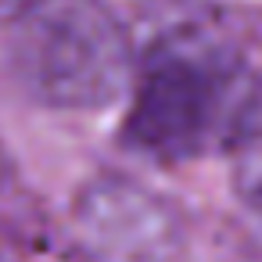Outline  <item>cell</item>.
Wrapping results in <instances>:
<instances>
[{"label":"cell","instance_id":"1","mask_svg":"<svg viewBox=\"0 0 262 262\" xmlns=\"http://www.w3.org/2000/svg\"><path fill=\"white\" fill-rule=\"evenodd\" d=\"M244 58L208 26H176L144 58L122 126L129 151L155 162H187L226 137L244 94Z\"/></svg>","mask_w":262,"mask_h":262},{"label":"cell","instance_id":"2","mask_svg":"<svg viewBox=\"0 0 262 262\" xmlns=\"http://www.w3.org/2000/svg\"><path fill=\"white\" fill-rule=\"evenodd\" d=\"M11 72L51 108L94 112L129 79V40L104 0H29L11 18Z\"/></svg>","mask_w":262,"mask_h":262},{"label":"cell","instance_id":"3","mask_svg":"<svg viewBox=\"0 0 262 262\" xmlns=\"http://www.w3.org/2000/svg\"><path fill=\"white\" fill-rule=\"evenodd\" d=\"M72 233L90 262H176L187 241L180 208L119 172H101L79 187Z\"/></svg>","mask_w":262,"mask_h":262},{"label":"cell","instance_id":"4","mask_svg":"<svg viewBox=\"0 0 262 262\" xmlns=\"http://www.w3.org/2000/svg\"><path fill=\"white\" fill-rule=\"evenodd\" d=\"M233 190L262 219V79H255L226 129Z\"/></svg>","mask_w":262,"mask_h":262},{"label":"cell","instance_id":"5","mask_svg":"<svg viewBox=\"0 0 262 262\" xmlns=\"http://www.w3.org/2000/svg\"><path fill=\"white\" fill-rule=\"evenodd\" d=\"M26 8H29V0H0V22H11Z\"/></svg>","mask_w":262,"mask_h":262},{"label":"cell","instance_id":"6","mask_svg":"<svg viewBox=\"0 0 262 262\" xmlns=\"http://www.w3.org/2000/svg\"><path fill=\"white\" fill-rule=\"evenodd\" d=\"M11 183V162H8V151L0 147V190Z\"/></svg>","mask_w":262,"mask_h":262},{"label":"cell","instance_id":"7","mask_svg":"<svg viewBox=\"0 0 262 262\" xmlns=\"http://www.w3.org/2000/svg\"><path fill=\"white\" fill-rule=\"evenodd\" d=\"M0 262H8V258H4V255H0Z\"/></svg>","mask_w":262,"mask_h":262}]
</instances>
